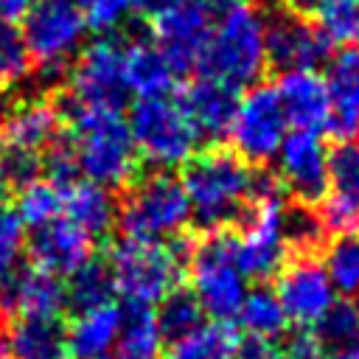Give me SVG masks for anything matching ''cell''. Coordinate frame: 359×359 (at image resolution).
Returning <instances> with one entry per match:
<instances>
[{
  "label": "cell",
  "mask_w": 359,
  "mask_h": 359,
  "mask_svg": "<svg viewBox=\"0 0 359 359\" xmlns=\"http://www.w3.org/2000/svg\"><path fill=\"white\" fill-rule=\"evenodd\" d=\"M236 317H238V325L247 331V337H255V339H278L286 334V325H289V317L275 289H269L266 283L247 289Z\"/></svg>",
  "instance_id": "29"
},
{
  "label": "cell",
  "mask_w": 359,
  "mask_h": 359,
  "mask_svg": "<svg viewBox=\"0 0 359 359\" xmlns=\"http://www.w3.org/2000/svg\"><path fill=\"white\" fill-rule=\"evenodd\" d=\"M177 73L163 56V50L149 39H126V87L137 98L171 95L177 87Z\"/></svg>",
  "instance_id": "24"
},
{
  "label": "cell",
  "mask_w": 359,
  "mask_h": 359,
  "mask_svg": "<svg viewBox=\"0 0 359 359\" xmlns=\"http://www.w3.org/2000/svg\"><path fill=\"white\" fill-rule=\"evenodd\" d=\"M81 17L95 34H115L135 8V0H79Z\"/></svg>",
  "instance_id": "37"
},
{
  "label": "cell",
  "mask_w": 359,
  "mask_h": 359,
  "mask_svg": "<svg viewBox=\"0 0 359 359\" xmlns=\"http://www.w3.org/2000/svg\"><path fill=\"white\" fill-rule=\"evenodd\" d=\"M25 250L34 266L62 278L76 272L87 258L95 255V238L70 219L59 216L39 227H31V236L25 238Z\"/></svg>",
  "instance_id": "17"
},
{
  "label": "cell",
  "mask_w": 359,
  "mask_h": 359,
  "mask_svg": "<svg viewBox=\"0 0 359 359\" xmlns=\"http://www.w3.org/2000/svg\"><path fill=\"white\" fill-rule=\"evenodd\" d=\"M238 98H241L238 87L202 73L194 81H188L180 93V104L188 112L191 123L202 137H210V140H219L227 135Z\"/></svg>",
  "instance_id": "19"
},
{
  "label": "cell",
  "mask_w": 359,
  "mask_h": 359,
  "mask_svg": "<svg viewBox=\"0 0 359 359\" xmlns=\"http://www.w3.org/2000/svg\"><path fill=\"white\" fill-rule=\"evenodd\" d=\"M126 123L140 163L154 165V171L182 165L202 143V135L191 123L180 98L171 95L137 98L129 109Z\"/></svg>",
  "instance_id": "7"
},
{
  "label": "cell",
  "mask_w": 359,
  "mask_h": 359,
  "mask_svg": "<svg viewBox=\"0 0 359 359\" xmlns=\"http://www.w3.org/2000/svg\"><path fill=\"white\" fill-rule=\"evenodd\" d=\"M278 182L292 202L300 205H320L331 188L328 180V149L320 132L294 129L283 137L278 149Z\"/></svg>",
  "instance_id": "14"
},
{
  "label": "cell",
  "mask_w": 359,
  "mask_h": 359,
  "mask_svg": "<svg viewBox=\"0 0 359 359\" xmlns=\"http://www.w3.org/2000/svg\"><path fill=\"white\" fill-rule=\"evenodd\" d=\"M275 93L280 98L283 115L294 129L320 132L331 115V98L325 79L317 70H286L280 73Z\"/></svg>",
  "instance_id": "21"
},
{
  "label": "cell",
  "mask_w": 359,
  "mask_h": 359,
  "mask_svg": "<svg viewBox=\"0 0 359 359\" xmlns=\"http://www.w3.org/2000/svg\"><path fill=\"white\" fill-rule=\"evenodd\" d=\"M328 194L359 210V137L339 140V146L328 151Z\"/></svg>",
  "instance_id": "33"
},
{
  "label": "cell",
  "mask_w": 359,
  "mask_h": 359,
  "mask_svg": "<svg viewBox=\"0 0 359 359\" xmlns=\"http://www.w3.org/2000/svg\"><path fill=\"white\" fill-rule=\"evenodd\" d=\"M101 359H107V356H101Z\"/></svg>",
  "instance_id": "47"
},
{
  "label": "cell",
  "mask_w": 359,
  "mask_h": 359,
  "mask_svg": "<svg viewBox=\"0 0 359 359\" xmlns=\"http://www.w3.org/2000/svg\"><path fill=\"white\" fill-rule=\"evenodd\" d=\"M163 334L151 306L121 309V331L115 339V359H163Z\"/></svg>",
  "instance_id": "26"
},
{
  "label": "cell",
  "mask_w": 359,
  "mask_h": 359,
  "mask_svg": "<svg viewBox=\"0 0 359 359\" xmlns=\"http://www.w3.org/2000/svg\"><path fill=\"white\" fill-rule=\"evenodd\" d=\"M65 95L73 104L93 109H123L126 87V39L118 34H101L87 42L67 67Z\"/></svg>",
  "instance_id": "9"
},
{
  "label": "cell",
  "mask_w": 359,
  "mask_h": 359,
  "mask_svg": "<svg viewBox=\"0 0 359 359\" xmlns=\"http://www.w3.org/2000/svg\"><path fill=\"white\" fill-rule=\"evenodd\" d=\"M154 320H157V328H160L163 339L174 342V339L191 334L196 325L205 323V309L199 306L196 294L180 283L177 289H171L154 306Z\"/></svg>",
  "instance_id": "31"
},
{
  "label": "cell",
  "mask_w": 359,
  "mask_h": 359,
  "mask_svg": "<svg viewBox=\"0 0 359 359\" xmlns=\"http://www.w3.org/2000/svg\"><path fill=\"white\" fill-rule=\"evenodd\" d=\"M252 174L255 168L230 146H199L182 163L180 177L196 224L202 230L236 227L250 208Z\"/></svg>",
  "instance_id": "2"
},
{
  "label": "cell",
  "mask_w": 359,
  "mask_h": 359,
  "mask_svg": "<svg viewBox=\"0 0 359 359\" xmlns=\"http://www.w3.org/2000/svg\"><path fill=\"white\" fill-rule=\"evenodd\" d=\"M280 6L289 8V11H297V14H303V17H311L317 0H280Z\"/></svg>",
  "instance_id": "42"
},
{
  "label": "cell",
  "mask_w": 359,
  "mask_h": 359,
  "mask_svg": "<svg viewBox=\"0 0 359 359\" xmlns=\"http://www.w3.org/2000/svg\"><path fill=\"white\" fill-rule=\"evenodd\" d=\"M264 39H266V65L286 70H317L331 59V39L325 31L289 8H278L264 17Z\"/></svg>",
  "instance_id": "13"
},
{
  "label": "cell",
  "mask_w": 359,
  "mask_h": 359,
  "mask_svg": "<svg viewBox=\"0 0 359 359\" xmlns=\"http://www.w3.org/2000/svg\"><path fill=\"white\" fill-rule=\"evenodd\" d=\"M0 359H11V345H8V331L0 328Z\"/></svg>",
  "instance_id": "45"
},
{
  "label": "cell",
  "mask_w": 359,
  "mask_h": 359,
  "mask_svg": "<svg viewBox=\"0 0 359 359\" xmlns=\"http://www.w3.org/2000/svg\"><path fill=\"white\" fill-rule=\"evenodd\" d=\"M227 135L233 143L230 149L250 165H266L275 160L283 137L289 135V121L272 84H252L238 98Z\"/></svg>",
  "instance_id": "12"
},
{
  "label": "cell",
  "mask_w": 359,
  "mask_h": 359,
  "mask_svg": "<svg viewBox=\"0 0 359 359\" xmlns=\"http://www.w3.org/2000/svg\"><path fill=\"white\" fill-rule=\"evenodd\" d=\"M236 359H283V353L272 339L247 337V339H241V345L236 351Z\"/></svg>",
  "instance_id": "40"
},
{
  "label": "cell",
  "mask_w": 359,
  "mask_h": 359,
  "mask_svg": "<svg viewBox=\"0 0 359 359\" xmlns=\"http://www.w3.org/2000/svg\"><path fill=\"white\" fill-rule=\"evenodd\" d=\"M325 65V87L331 98L325 129L337 140L359 137V45H345Z\"/></svg>",
  "instance_id": "20"
},
{
  "label": "cell",
  "mask_w": 359,
  "mask_h": 359,
  "mask_svg": "<svg viewBox=\"0 0 359 359\" xmlns=\"http://www.w3.org/2000/svg\"><path fill=\"white\" fill-rule=\"evenodd\" d=\"M191 292L213 320H233L247 294V278L236 261V230H202L191 241L188 266Z\"/></svg>",
  "instance_id": "6"
},
{
  "label": "cell",
  "mask_w": 359,
  "mask_h": 359,
  "mask_svg": "<svg viewBox=\"0 0 359 359\" xmlns=\"http://www.w3.org/2000/svg\"><path fill=\"white\" fill-rule=\"evenodd\" d=\"M278 348H280L283 359H323L325 356V345L320 342L314 328H300V325Z\"/></svg>",
  "instance_id": "39"
},
{
  "label": "cell",
  "mask_w": 359,
  "mask_h": 359,
  "mask_svg": "<svg viewBox=\"0 0 359 359\" xmlns=\"http://www.w3.org/2000/svg\"><path fill=\"white\" fill-rule=\"evenodd\" d=\"M34 62L25 48L22 31L14 20L0 17V93L11 90L31 73Z\"/></svg>",
  "instance_id": "34"
},
{
  "label": "cell",
  "mask_w": 359,
  "mask_h": 359,
  "mask_svg": "<svg viewBox=\"0 0 359 359\" xmlns=\"http://www.w3.org/2000/svg\"><path fill=\"white\" fill-rule=\"evenodd\" d=\"M14 188H11V180H8V174H6V165H3V157H0V208L6 205V199H8V194H11Z\"/></svg>",
  "instance_id": "44"
},
{
  "label": "cell",
  "mask_w": 359,
  "mask_h": 359,
  "mask_svg": "<svg viewBox=\"0 0 359 359\" xmlns=\"http://www.w3.org/2000/svg\"><path fill=\"white\" fill-rule=\"evenodd\" d=\"M118 294L115 289V278H112V269L107 264V255H93L87 258L76 272L67 275V283H65V297H67V309L76 314V311H84V309H95V306H107L112 303Z\"/></svg>",
  "instance_id": "27"
},
{
  "label": "cell",
  "mask_w": 359,
  "mask_h": 359,
  "mask_svg": "<svg viewBox=\"0 0 359 359\" xmlns=\"http://www.w3.org/2000/svg\"><path fill=\"white\" fill-rule=\"evenodd\" d=\"M191 236H177L171 241H129L121 238L109 247L107 264L115 278L118 294L129 306H157L171 289L180 286L188 252H191Z\"/></svg>",
  "instance_id": "3"
},
{
  "label": "cell",
  "mask_w": 359,
  "mask_h": 359,
  "mask_svg": "<svg viewBox=\"0 0 359 359\" xmlns=\"http://www.w3.org/2000/svg\"><path fill=\"white\" fill-rule=\"evenodd\" d=\"M323 345L345 348L359 342V306L356 300H334L311 325Z\"/></svg>",
  "instance_id": "36"
},
{
  "label": "cell",
  "mask_w": 359,
  "mask_h": 359,
  "mask_svg": "<svg viewBox=\"0 0 359 359\" xmlns=\"http://www.w3.org/2000/svg\"><path fill=\"white\" fill-rule=\"evenodd\" d=\"M62 118L50 98H20L0 112V151L3 154H36L59 135Z\"/></svg>",
  "instance_id": "16"
},
{
  "label": "cell",
  "mask_w": 359,
  "mask_h": 359,
  "mask_svg": "<svg viewBox=\"0 0 359 359\" xmlns=\"http://www.w3.org/2000/svg\"><path fill=\"white\" fill-rule=\"evenodd\" d=\"M118 331H121V309L115 303L76 311L73 320L65 325L67 353H73V359H101L107 356V351L115 348Z\"/></svg>",
  "instance_id": "23"
},
{
  "label": "cell",
  "mask_w": 359,
  "mask_h": 359,
  "mask_svg": "<svg viewBox=\"0 0 359 359\" xmlns=\"http://www.w3.org/2000/svg\"><path fill=\"white\" fill-rule=\"evenodd\" d=\"M67 309L65 283L34 264L11 269L0 280V311L8 317H62Z\"/></svg>",
  "instance_id": "18"
},
{
  "label": "cell",
  "mask_w": 359,
  "mask_h": 359,
  "mask_svg": "<svg viewBox=\"0 0 359 359\" xmlns=\"http://www.w3.org/2000/svg\"><path fill=\"white\" fill-rule=\"evenodd\" d=\"M20 20L25 48L36 67L62 73L73 65L87 31L79 0H34Z\"/></svg>",
  "instance_id": "10"
},
{
  "label": "cell",
  "mask_w": 359,
  "mask_h": 359,
  "mask_svg": "<svg viewBox=\"0 0 359 359\" xmlns=\"http://www.w3.org/2000/svg\"><path fill=\"white\" fill-rule=\"evenodd\" d=\"M62 216L93 238H104L118 222V202L109 188L79 177L62 188Z\"/></svg>",
  "instance_id": "22"
},
{
  "label": "cell",
  "mask_w": 359,
  "mask_h": 359,
  "mask_svg": "<svg viewBox=\"0 0 359 359\" xmlns=\"http://www.w3.org/2000/svg\"><path fill=\"white\" fill-rule=\"evenodd\" d=\"M191 222V205L180 177L171 171L140 174L126 185V196L118 205V230L129 241H171L182 236Z\"/></svg>",
  "instance_id": "5"
},
{
  "label": "cell",
  "mask_w": 359,
  "mask_h": 359,
  "mask_svg": "<svg viewBox=\"0 0 359 359\" xmlns=\"http://www.w3.org/2000/svg\"><path fill=\"white\" fill-rule=\"evenodd\" d=\"M11 356L17 359H65L67 334L62 317H14L8 331Z\"/></svg>",
  "instance_id": "25"
},
{
  "label": "cell",
  "mask_w": 359,
  "mask_h": 359,
  "mask_svg": "<svg viewBox=\"0 0 359 359\" xmlns=\"http://www.w3.org/2000/svg\"><path fill=\"white\" fill-rule=\"evenodd\" d=\"M62 129L70 137L79 174L104 188H126L140 171V154L135 149L129 123L121 109H93L73 104L65 93L56 101Z\"/></svg>",
  "instance_id": "1"
},
{
  "label": "cell",
  "mask_w": 359,
  "mask_h": 359,
  "mask_svg": "<svg viewBox=\"0 0 359 359\" xmlns=\"http://www.w3.org/2000/svg\"><path fill=\"white\" fill-rule=\"evenodd\" d=\"M320 261L331 278V286L348 297L359 294V230L328 236Z\"/></svg>",
  "instance_id": "30"
},
{
  "label": "cell",
  "mask_w": 359,
  "mask_h": 359,
  "mask_svg": "<svg viewBox=\"0 0 359 359\" xmlns=\"http://www.w3.org/2000/svg\"><path fill=\"white\" fill-rule=\"evenodd\" d=\"M34 0H0V17H6V20H20L25 11H28V6H31Z\"/></svg>",
  "instance_id": "41"
},
{
  "label": "cell",
  "mask_w": 359,
  "mask_h": 359,
  "mask_svg": "<svg viewBox=\"0 0 359 359\" xmlns=\"http://www.w3.org/2000/svg\"><path fill=\"white\" fill-rule=\"evenodd\" d=\"M286 194H264L252 196L244 219L233 227L236 230V261L244 278L266 283L278 275V269L289 258V247L280 230V210Z\"/></svg>",
  "instance_id": "11"
},
{
  "label": "cell",
  "mask_w": 359,
  "mask_h": 359,
  "mask_svg": "<svg viewBox=\"0 0 359 359\" xmlns=\"http://www.w3.org/2000/svg\"><path fill=\"white\" fill-rule=\"evenodd\" d=\"M163 3H165V0H135V6H140V8H143V11H149V14H151L154 8H160Z\"/></svg>",
  "instance_id": "46"
},
{
  "label": "cell",
  "mask_w": 359,
  "mask_h": 359,
  "mask_svg": "<svg viewBox=\"0 0 359 359\" xmlns=\"http://www.w3.org/2000/svg\"><path fill=\"white\" fill-rule=\"evenodd\" d=\"M14 191V210L25 227H39L62 216V188L48 177H34Z\"/></svg>",
  "instance_id": "32"
},
{
  "label": "cell",
  "mask_w": 359,
  "mask_h": 359,
  "mask_svg": "<svg viewBox=\"0 0 359 359\" xmlns=\"http://www.w3.org/2000/svg\"><path fill=\"white\" fill-rule=\"evenodd\" d=\"M323 359H359V342L345 345V348H334V353L323 356Z\"/></svg>",
  "instance_id": "43"
},
{
  "label": "cell",
  "mask_w": 359,
  "mask_h": 359,
  "mask_svg": "<svg viewBox=\"0 0 359 359\" xmlns=\"http://www.w3.org/2000/svg\"><path fill=\"white\" fill-rule=\"evenodd\" d=\"M25 250V224L14 208H0V280L20 266V255Z\"/></svg>",
  "instance_id": "38"
},
{
  "label": "cell",
  "mask_w": 359,
  "mask_h": 359,
  "mask_svg": "<svg viewBox=\"0 0 359 359\" xmlns=\"http://www.w3.org/2000/svg\"><path fill=\"white\" fill-rule=\"evenodd\" d=\"M230 0H165L151 11L149 34L177 76L199 70L219 14Z\"/></svg>",
  "instance_id": "8"
},
{
  "label": "cell",
  "mask_w": 359,
  "mask_h": 359,
  "mask_svg": "<svg viewBox=\"0 0 359 359\" xmlns=\"http://www.w3.org/2000/svg\"><path fill=\"white\" fill-rule=\"evenodd\" d=\"M275 294L289 323L311 328L334 303V286L320 255H289L275 275Z\"/></svg>",
  "instance_id": "15"
},
{
  "label": "cell",
  "mask_w": 359,
  "mask_h": 359,
  "mask_svg": "<svg viewBox=\"0 0 359 359\" xmlns=\"http://www.w3.org/2000/svg\"><path fill=\"white\" fill-rule=\"evenodd\" d=\"M266 39H264V14L244 3L230 0L219 14L208 48L202 53V76L222 79L233 87H252L266 73Z\"/></svg>",
  "instance_id": "4"
},
{
  "label": "cell",
  "mask_w": 359,
  "mask_h": 359,
  "mask_svg": "<svg viewBox=\"0 0 359 359\" xmlns=\"http://www.w3.org/2000/svg\"><path fill=\"white\" fill-rule=\"evenodd\" d=\"M311 14L334 45H359V0H317Z\"/></svg>",
  "instance_id": "35"
},
{
  "label": "cell",
  "mask_w": 359,
  "mask_h": 359,
  "mask_svg": "<svg viewBox=\"0 0 359 359\" xmlns=\"http://www.w3.org/2000/svg\"><path fill=\"white\" fill-rule=\"evenodd\" d=\"M238 345L241 337L236 325H230V320H213L174 339L168 359H236Z\"/></svg>",
  "instance_id": "28"
}]
</instances>
